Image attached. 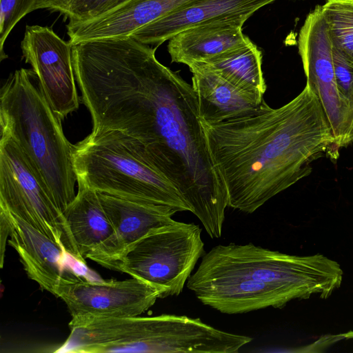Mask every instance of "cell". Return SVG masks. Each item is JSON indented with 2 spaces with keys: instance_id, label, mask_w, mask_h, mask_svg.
Returning <instances> with one entry per match:
<instances>
[{
  "instance_id": "cell-23",
  "label": "cell",
  "mask_w": 353,
  "mask_h": 353,
  "mask_svg": "<svg viewBox=\"0 0 353 353\" xmlns=\"http://www.w3.org/2000/svg\"><path fill=\"white\" fill-rule=\"evenodd\" d=\"M0 236H1V256H0V267H3L4 256L6 251V241L8 236H10V228L8 223L5 216L0 212Z\"/></svg>"
},
{
  "instance_id": "cell-14",
  "label": "cell",
  "mask_w": 353,
  "mask_h": 353,
  "mask_svg": "<svg viewBox=\"0 0 353 353\" xmlns=\"http://www.w3.org/2000/svg\"><path fill=\"white\" fill-rule=\"evenodd\" d=\"M188 1L127 0L95 18L83 21H68L66 28L69 41L75 45L86 41L129 37Z\"/></svg>"
},
{
  "instance_id": "cell-9",
  "label": "cell",
  "mask_w": 353,
  "mask_h": 353,
  "mask_svg": "<svg viewBox=\"0 0 353 353\" xmlns=\"http://www.w3.org/2000/svg\"><path fill=\"white\" fill-rule=\"evenodd\" d=\"M54 296L66 305L72 318H118L142 314L154 305L159 293L132 277L123 281H91L74 272L65 274Z\"/></svg>"
},
{
  "instance_id": "cell-8",
  "label": "cell",
  "mask_w": 353,
  "mask_h": 353,
  "mask_svg": "<svg viewBox=\"0 0 353 353\" xmlns=\"http://www.w3.org/2000/svg\"><path fill=\"white\" fill-rule=\"evenodd\" d=\"M306 83L318 97L334 138V154L352 142L353 122L339 94L328 26L317 6L306 17L298 40Z\"/></svg>"
},
{
  "instance_id": "cell-4",
  "label": "cell",
  "mask_w": 353,
  "mask_h": 353,
  "mask_svg": "<svg viewBox=\"0 0 353 353\" xmlns=\"http://www.w3.org/2000/svg\"><path fill=\"white\" fill-rule=\"evenodd\" d=\"M78 184L97 192L169 207L190 208L176 187L148 162L135 139L121 132L93 129L74 145Z\"/></svg>"
},
{
  "instance_id": "cell-26",
  "label": "cell",
  "mask_w": 353,
  "mask_h": 353,
  "mask_svg": "<svg viewBox=\"0 0 353 353\" xmlns=\"http://www.w3.org/2000/svg\"><path fill=\"white\" fill-rule=\"evenodd\" d=\"M353 1V0H352Z\"/></svg>"
},
{
  "instance_id": "cell-24",
  "label": "cell",
  "mask_w": 353,
  "mask_h": 353,
  "mask_svg": "<svg viewBox=\"0 0 353 353\" xmlns=\"http://www.w3.org/2000/svg\"><path fill=\"white\" fill-rule=\"evenodd\" d=\"M344 338L346 339H353V331H349L345 333H343Z\"/></svg>"
},
{
  "instance_id": "cell-3",
  "label": "cell",
  "mask_w": 353,
  "mask_h": 353,
  "mask_svg": "<svg viewBox=\"0 0 353 353\" xmlns=\"http://www.w3.org/2000/svg\"><path fill=\"white\" fill-rule=\"evenodd\" d=\"M33 70L11 73L0 90L1 137L28 158L63 213L76 196L73 148Z\"/></svg>"
},
{
  "instance_id": "cell-18",
  "label": "cell",
  "mask_w": 353,
  "mask_h": 353,
  "mask_svg": "<svg viewBox=\"0 0 353 353\" xmlns=\"http://www.w3.org/2000/svg\"><path fill=\"white\" fill-rule=\"evenodd\" d=\"M196 63L201 64L243 90L261 94H264L266 90L261 52L252 41Z\"/></svg>"
},
{
  "instance_id": "cell-1",
  "label": "cell",
  "mask_w": 353,
  "mask_h": 353,
  "mask_svg": "<svg viewBox=\"0 0 353 353\" xmlns=\"http://www.w3.org/2000/svg\"><path fill=\"white\" fill-rule=\"evenodd\" d=\"M143 45L103 62L85 105L93 129L134 139L150 164L179 191L211 238H220L228 207L224 182L210 155L192 85Z\"/></svg>"
},
{
  "instance_id": "cell-6",
  "label": "cell",
  "mask_w": 353,
  "mask_h": 353,
  "mask_svg": "<svg viewBox=\"0 0 353 353\" xmlns=\"http://www.w3.org/2000/svg\"><path fill=\"white\" fill-rule=\"evenodd\" d=\"M204 254L200 227L175 221L152 230L104 268L147 283L164 299L182 292Z\"/></svg>"
},
{
  "instance_id": "cell-19",
  "label": "cell",
  "mask_w": 353,
  "mask_h": 353,
  "mask_svg": "<svg viewBox=\"0 0 353 353\" xmlns=\"http://www.w3.org/2000/svg\"><path fill=\"white\" fill-rule=\"evenodd\" d=\"M321 8L332 46L353 63V1L327 0Z\"/></svg>"
},
{
  "instance_id": "cell-2",
  "label": "cell",
  "mask_w": 353,
  "mask_h": 353,
  "mask_svg": "<svg viewBox=\"0 0 353 353\" xmlns=\"http://www.w3.org/2000/svg\"><path fill=\"white\" fill-rule=\"evenodd\" d=\"M208 149L225 185L228 207L251 214L312 172L334 138L321 103L308 84L279 108L265 102L248 114L201 123Z\"/></svg>"
},
{
  "instance_id": "cell-7",
  "label": "cell",
  "mask_w": 353,
  "mask_h": 353,
  "mask_svg": "<svg viewBox=\"0 0 353 353\" xmlns=\"http://www.w3.org/2000/svg\"><path fill=\"white\" fill-rule=\"evenodd\" d=\"M0 208L61 246L82 264L67 221L31 162L11 139H0Z\"/></svg>"
},
{
  "instance_id": "cell-17",
  "label": "cell",
  "mask_w": 353,
  "mask_h": 353,
  "mask_svg": "<svg viewBox=\"0 0 353 353\" xmlns=\"http://www.w3.org/2000/svg\"><path fill=\"white\" fill-rule=\"evenodd\" d=\"M63 214L85 263L88 255L100 249L114 234L98 192L81 184H78L77 194Z\"/></svg>"
},
{
  "instance_id": "cell-20",
  "label": "cell",
  "mask_w": 353,
  "mask_h": 353,
  "mask_svg": "<svg viewBox=\"0 0 353 353\" xmlns=\"http://www.w3.org/2000/svg\"><path fill=\"white\" fill-rule=\"evenodd\" d=\"M127 0H36L32 11L48 9L63 14L70 22L100 16Z\"/></svg>"
},
{
  "instance_id": "cell-13",
  "label": "cell",
  "mask_w": 353,
  "mask_h": 353,
  "mask_svg": "<svg viewBox=\"0 0 353 353\" xmlns=\"http://www.w3.org/2000/svg\"><path fill=\"white\" fill-rule=\"evenodd\" d=\"M275 0H188L136 30L132 37L147 45H161L187 28L225 18L247 17Z\"/></svg>"
},
{
  "instance_id": "cell-25",
  "label": "cell",
  "mask_w": 353,
  "mask_h": 353,
  "mask_svg": "<svg viewBox=\"0 0 353 353\" xmlns=\"http://www.w3.org/2000/svg\"><path fill=\"white\" fill-rule=\"evenodd\" d=\"M351 139H352V142H353V129L352 131Z\"/></svg>"
},
{
  "instance_id": "cell-16",
  "label": "cell",
  "mask_w": 353,
  "mask_h": 353,
  "mask_svg": "<svg viewBox=\"0 0 353 353\" xmlns=\"http://www.w3.org/2000/svg\"><path fill=\"white\" fill-rule=\"evenodd\" d=\"M189 68L201 123L240 117L256 111L265 102L263 94L240 89L200 63Z\"/></svg>"
},
{
  "instance_id": "cell-12",
  "label": "cell",
  "mask_w": 353,
  "mask_h": 353,
  "mask_svg": "<svg viewBox=\"0 0 353 353\" xmlns=\"http://www.w3.org/2000/svg\"><path fill=\"white\" fill-rule=\"evenodd\" d=\"M10 228L8 243L17 252L31 280L54 295L61 278L73 272L68 269L65 250L39 230L7 210L0 208Z\"/></svg>"
},
{
  "instance_id": "cell-10",
  "label": "cell",
  "mask_w": 353,
  "mask_h": 353,
  "mask_svg": "<svg viewBox=\"0 0 353 353\" xmlns=\"http://www.w3.org/2000/svg\"><path fill=\"white\" fill-rule=\"evenodd\" d=\"M25 62L32 66L52 110L63 120L79 107L72 64V45L52 28L26 26L21 43Z\"/></svg>"
},
{
  "instance_id": "cell-21",
  "label": "cell",
  "mask_w": 353,
  "mask_h": 353,
  "mask_svg": "<svg viewBox=\"0 0 353 353\" xmlns=\"http://www.w3.org/2000/svg\"><path fill=\"white\" fill-rule=\"evenodd\" d=\"M36 0H0V56L7 57L3 52L4 43L15 25L32 11Z\"/></svg>"
},
{
  "instance_id": "cell-11",
  "label": "cell",
  "mask_w": 353,
  "mask_h": 353,
  "mask_svg": "<svg viewBox=\"0 0 353 353\" xmlns=\"http://www.w3.org/2000/svg\"><path fill=\"white\" fill-rule=\"evenodd\" d=\"M112 225V236L87 259L104 265L152 230L174 223L176 212L163 205L138 202L98 192Z\"/></svg>"
},
{
  "instance_id": "cell-22",
  "label": "cell",
  "mask_w": 353,
  "mask_h": 353,
  "mask_svg": "<svg viewBox=\"0 0 353 353\" xmlns=\"http://www.w3.org/2000/svg\"><path fill=\"white\" fill-rule=\"evenodd\" d=\"M332 52L337 90L353 122V63L334 47Z\"/></svg>"
},
{
  "instance_id": "cell-5",
  "label": "cell",
  "mask_w": 353,
  "mask_h": 353,
  "mask_svg": "<svg viewBox=\"0 0 353 353\" xmlns=\"http://www.w3.org/2000/svg\"><path fill=\"white\" fill-rule=\"evenodd\" d=\"M197 269L270 286L289 301L314 294L327 299L341 286L343 274L339 263L321 254L291 255L252 243L214 246L204 254Z\"/></svg>"
},
{
  "instance_id": "cell-15",
  "label": "cell",
  "mask_w": 353,
  "mask_h": 353,
  "mask_svg": "<svg viewBox=\"0 0 353 353\" xmlns=\"http://www.w3.org/2000/svg\"><path fill=\"white\" fill-rule=\"evenodd\" d=\"M247 17H230L183 30L168 41L172 62L188 67L249 43L242 27Z\"/></svg>"
}]
</instances>
